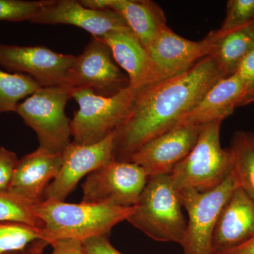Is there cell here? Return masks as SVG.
<instances>
[{"label":"cell","instance_id":"6da1fadb","mask_svg":"<svg viewBox=\"0 0 254 254\" xmlns=\"http://www.w3.org/2000/svg\"><path fill=\"white\" fill-rule=\"evenodd\" d=\"M223 78L208 57L186 72L142 88L128 116L114 132V160L129 161L142 145L176 126Z\"/></svg>","mask_w":254,"mask_h":254},{"label":"cell","instance_id":"7a4b0ae2","mask_svg":"<svg viewBox=\"0 0 254 254\" xmlns=\"http://www.w3.org/2000/svg\"><path fill=\"white\" fill-rule=\"evenodd\" d=\"M132 210L133 207L52 200H43L34 206L35 213L43 225L41 242L46 247L58 240L83 242L93 237L109 236L113 227L127 220Z\"/></svg>","mask_w":254,"mask_h":254},{"label":"cell","instance_id":"3957f363","mask_svg":"<svg viewBox=\"0 0 254 254\" xmlns=\"http://www.w3.org/2000/svg\"><path fill=\"white\" fill-rule=\"evenodd\" d=\"M170 175L148 178L127 221L152 240L181 245L187 221Z\"/></svg>","mask_w":254,"mask_h":254},{"label":"cell","instance_id":"277c9868","mask_svg":"<svg viewBox=\"0 0 254 254\" xmlns=\"http://www.w3.org/2000/svg\"><path fill=\"white\" fill-rule=\"evenodd\" d=\"M221 125L222 121H215L203 125L190 153L169 175L177 190L208 191L231 175V153L220 143Z\"/></svg>","mask_w":254,"mask_h":254},{"label":"cell","instance_id":"5b68a950","mask_svg":"<svg viewBox=\"0 0 254 254\" xmlns=\"http://www.w3.org/2000/svg\"><path fill=\"white\" fill-rule=\"evenodd\" d=\"M139 91L128 86L109 97L95 94L89 89L73 91L71 98L78 109L70 123L72 143L94 144L114 133L128 116Z\"/></svg>","mask_w":254,"mask_h":254},{"label":"cell","instance_id":"8992f818","mask_svg":"<svg viewBox=\"0 0 254 254\" xmlns=\"http://www.w3.org/2000/svg\"><path fill=\"white\" fill-rule=\"evenodd\" d=\"M72 92L66 86L41 87L18 105L15 113L36 132L38 148L58 154L71 144V120L65 108Z\"/></svg>","mask_w":254,"mask_h":254},{"label":"cell","instance_id":"52a82bcc","mask_svg":"<svg viewBox=\"0 0 254 254\" xmlns=\"http://www.w3.org/2000/svg\"><path fill=\"white\" fill-rule=\"evenodd\" d=\"M239 187L233 171L221 185L205 192L177 190L188 214L186 232L181 245L183 254H213L212 240L222 209Z\"/></svg>","mask_w":254,"mask_h":254},{"label":"cell","instance_id":"ba28073f","mask_svg":"<svg viewBox=\"0 0 254 254\" xmlns=\"http://www.w3.org/2000/svg\"><path fill=\"white\" fill-rule=\"evenodd\" d=\"M148 180L144 170L137 164L113 160L87 176L82 185V201L131 208Z\"/></svg>","mask_w":254,"mask_h":254},{"label":"cell","instance_id":"9c48e42d","mask_svg":"<svg viewBox=\"0 0 254 254\" xmlns=\"http://www.w3.org/2000/svg\"><path fill=\"white\" fill-rule=\"evenodd\" d=\"M128 86V76L115 63L109 47L95 37L76 56L66 82L72 91L89 89L105 97L117 94Z\"/></svg>","mask_w":254,"mask_h":254},{"label":"cell","instance_id":"30bf717a","mask_svg":"<svg viewBox=\"0 0 254 254\" xmlns=\"http://www.w3.org/2000/svg\"><path fill=\"white\" fill-rule=\"evenodd\" d=\"M75 59L46 47L0 43V66L9 72L27 75L41 87L66 86Z\"/></svg>","mask_w":254,"mask_h":254},{"label":"cell","instance_id":"8fae6325","mask_svg":"<svg viewBox=\"0 0 254 254\" xmlns=\"http://www.w3.org/2000/svg\"><path fill=\"white\" fill-rule=\"evenodd\" d=\"M113 133L91 145L71 144L63 153V161L56 178L46 189L43 200L64 201L85 176L114 160Z\"/></svg>","mask_w":254,"mask_h":254},{"label":"cell","instance_id":"7c38bea8","mask_svg":"<svg viewBox=\"0 0 254 254\" xmlns=\"http://www.w3.org/2000/svg\"><path fill=\"white\" fill-rule=\"evenodd\" d=\"M202 127L177 125L142 145L129 161L141 167L148 178L169 175L194 146Z\"/></svg>","mask_w":254,"mask_h":254},{"label":"cell","instance_id":"4fadbf2b","mask_svg":"<svg viewBox=\"0 0 254 254\" xmlns=\"http://www.w3.org/2000/svg\"><path fill=\"white\" fill-rule=\"evenodd\" d=\"M216 37L213 31L201 41H191L165 26L146 50L165 79L186 72L210 57Z\"/></svg>","mask_w":254,"mask_h":254},{"label":"cell","instance_id":"5bb4252c","mask_svg":"<svg viewBox=\"0 0 254 254\" xmlns=\"http://www.w3.org/2000/svg\"><path fill=\"white\" fill-rule=\"evenodd\" d=\"M31 23L71 25L98 38L114 32L130 30L121 15L114 10L89 9L83 6L79 0H51Z\"/></svg>","mask_w":254,"mask_h":254},{"label":"cell","instance_id":"9a60e30c","mask_svg":"<svg viewBox=\"0 0 254 254\" xmlns=\"http://www.w3.org/2000/svg\"><path fill=\"white\" fill-rule=\"evenodd\" d=\"M254 237V200L240 187L229 197L214 230L213 254L238 247Z\"/></svg>","mask_w":254,"mask_h":254},{"label":"cell","instance_id":"2e32d148","mask_svg":"<svg viewBox=\"0 0 254 254\" xmlns=\"http://www.w3.org/2000/svg\"><path fill=\"white\" fill-rule=\"evenodd\" d=\"M117 64L126 72L129 86L141 89L165 79L148 50L130 30L114 32L100 38Z\"/></svg>","mask_w":254,"mask_h":254},{"label":"cell","instance_id":"e0dca14e","mask_svg":"<svg viewBox=\"0 0 254 254\" xmlns=\"http://www.w3.org/2000/svg\"><path fill=\"white\" fill-rule=\"evenodd\" d=\"M63 153L38 148L18 160L9 192L34 203L43 201L46 189L56 178L63 164Z\"/></svg>","mask_w":254,"mask_h":254},{"label":"cell","instance_id":"ac0fdd59","mask_svg":"<svg viewBox=\"0 0 254 254\" xmlns=\"http://www.w3.org/2000/svg\"><path fill=\"white\" fill-rule=\"evenodd\" d=\"M244 92L243 83L236 73L222 78L177 125L203 126L213 122H222L240 107Z\"/></svg>","mask_w":254,"mask_h":254},{"label":"cell","instance_id":"d6986e66","mask_svg":"<svg viewBox=\"0 0 254 254\" xmlns=\"http://www.w3.org/2000/svg\"><path fill=\"white\" fill-rule=\"evenodd\" d=\"M105 9L121 15L130 31L145 49L154 41L160 30L167 26L163 10L150 0H104Z\"/></svg>","mask_w":254,"mask_h":254},{"label":"cell","instance_id":"ffe728a7","mask_svg":"<svg viewBox=\"0 0 254 254\" xmlns=\"http://www.w3.org/2000/svg\"><path fill=\"white\" fill-rule=\"evenodd\" d=\"M216 31V41L210 55L225 77L237 72L240 64L254 50L252 23L227 33Z\"/></svg>","mask_w":254,"mask_h":254},{"label":"cell","instance_id":"44dd1931","mask_svg":"<svg viewBox=\"0 0 254 254\" xmlns=\"http://www.w3.org/2000/svg\"><path fill=\"white\" fill-rule=\"evenodd\" d=\"M229 150L239 187L254 200V133L235 132Z\"/></svg>","mask_w":254,"mask_h":254},{"label":"cell","instance_id":"7402d4cb","mask_svg":"<svg viewBox=\"0 0 254 254\" xmlns=\"http://www.w3.org/2000/svg\"><path fill=\"white\" fill-rule=\"evenodd\" d=\"M40 88L41 86L27 75L0 69V114L15 113L21 100Z\"/></svg>","mask_w":254,"mask_h":254},{"label":"cell","instance_id":"603a6c76","mask_svg":"<svg viewBox=\"0 0 254 254\" xmlns=\"http://www.w3.org/2000/svg\"><path fill=\"white\" fill-rule=\"evenodd\" d=\"M42 240V229L20 222H0V254L22 252Z\"/></svg>","mask_w":254,"mask_h":254},{"label":"cell","instance_id":"cb8c5ba5","mask_svg":"<svg viewBox=\"0 0 254 254\" xmlns=\"http://www.w3.org/2000/svg\"><path fill=\"white\" fill-rule=\"evenodd\" d=\"M36 203L10 192H0V222H14L43 228L34 211Z\"/></svg>","mask_w":254,"mask_h":254},{"label":"cell","instance_id":"d4e9b609","mask_svg":"<svg viewBox=\"0 0 254 254\" xmlns=\"http://www.w3.org/2000/svg\"><path fill=\"white\" fill-rule=\"evenodd\" d=\"M51 0H0V21L32 22Z\"/></svg>","mask_w":254,"mask_h":254},{"label":"cell","instance_id":"484cf974","mask_svg":"<svg viewBox=\"0 0 254 254\" xmlns=\"http://www.w3.org/2000/svg\"><path fill=\"white\" fill-rule=\"evenodd\" d=\"M254 20V0H229L227 2L226 16L222 27L221 33L235 31Z\"/></svg>","mask_w":254,"mask_h":254},{"label":"cell","instance_id":"4316f807","mask_svg":"<svg viewBox=\"0 0 254 254\" xmlns=\"http://www.w3.org/2000/svg\"><path fill=\"white\" fill-rule=\"evenodd\" d=\"M241 78L245 92L240 107L250 105L254 102V50L240 64L237 72Z\"/></svg>","mask_w":254,"mask_h":254},{"label":"cell","instance_id":"83f0119b","mask_svg":"<svg viewBox=\"0 0 254 254\" xmlns=\"http://www.w3.org/2000/svg\"><path fill=\"white\" fill-rule=\"evenodd\" d=\"M18 160L16 153L0 146V192L9 191Z\"/></svg>","mask_w":254,"mask_h":254},{"label":"cell","instance_id":"f1b7e54d","mask_svg":"<svg viewBox=\"0 0 254 254\" xmlns=\"http://www.w3.org/2000/svg\"><path fill=\"white\" fill-rule=\"evenodd\" d=\"M109 236H100L88 239L83 242L87 254H123L110 244Z\"/></svg>","mask_w":254,"mask_h":254},{"label":"cell","instance_id":"f546056e","mask_svg":"<svg viewBox=\"0 0 254 254\" xmlns=\"http://www.w3.org/2000/svg\"><path fill=\"white\" fill-rule=\"evenodd\" d=\"M53 247L51 254H87L83 242L75 240L55 241L50 245Z\"/></svg>","mask_w":254,"mask_h":254},{"label":"cell","instance_id":"4dcf8cb0","mask_svg":"<svg viewBox=\"0 0 254 254\" xmlns=\"http://www.w3.org/2000/svg\"><path fill=\"white\" fill-rule=\"evenodd\" d=\"M217 254H254V237L238 247Z\"/></svg>","mask_w":254,"mask_h":254},{"label":"cell","instance_id":"1f68e13d","mask_svg":"<svg viewBox=\"0 0 254 254\" xmlns=\"http://www.w3.org/2000/svg\"><path fill=\"white\" fill-rule=\"evenodd\" d=\"M43 249L41 246L38 245L36 242L30 246L29 248L22 252H14V253H10L7 254H42L43 252Z\"/></svg>","mask_w":254,"mask_h":254},{"label":"cell","instance_id":"d6a6232c","mask_svg":"<svg viewBox=\"0 0 254 254\" xmlns=\"http://www.w3.org/2000/svg\"><path fill=\"white\" fill-rule=\"evenodd\" d=\"M252 26H254V21H252Z\"/></svg>","mask_w":254,"mask_h":254}]
</instances>
